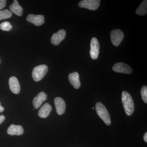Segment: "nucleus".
Masks as SVG:
<instances>
[{
    "instance_id": "obj_1",
    "label": "nucleus",
    "mask_w": 147,
    "mask_h": 147,
    "mask_svg": "<svg viewBox=\"0 0 147 147\" xmlns=\"http://www.w3.org/2000/svg\"><path fill=\"white\" fill-rule=\"evenodd\" d=\"M122 101L127 115H131L134 112V102L131 95L126 91L122 92Z\"/></svg>"
},
{
    "instance_id": "obj_2",
    "label": "nucleus",
    "mask_w": 147,
    "mask_h": 147,
    "mask_svg": "<svg viewBox=\"0 0 147 147\" xmlns=\"http://www.w3.org/2000/svg\"><path fill=\"white\" fill-rule=\"evenodd\" d=\"M96 110L98 115L107 125H110L111 124L110 114L104 105L100 102L96 104Z\"/></svg>"
},
{
    "instance_id": "obj_3",
    "label": "nucleus",
    "mask_w": 147,
    "mask_h": 147,
    "mask_svg": "<svg viewBox=\"0 0 147 147\" xmlns=\"http://www.w3.org/2000/svg\"><path fill=\"white\" fill-rule=\"evenodd\" d=\"M48 68L45 64L35 67L33 69L32 76L35 82H39L43 79L48 71Z\"/></svg>"
},
{
    "instance_id": "obj_4",
    "label": "nucleus",
    "mask_w": 147,
    "mask_h": 147,
    "mask_svg": "<svg viewBox=\"0 0 147 147\" xmlns=\"http://www.w3.org/2000/svg\"><path fill=\"white\" fill-rule=\"evenodd\" d=\"M100 2L99 0H83L79 2V6L90 10H95L99 7Z\"/></svg>"
},
{
    "instance_id": "obj_5",
    "label": "nucleus",
    "mask_w": 147,
    "mask_h": 147,
    "mask_svg": "<svg viewBox=\"0 0 147 147\" xmlns=\"http://www.w3.org/2000/svg\"><path fill=\"white\" fill-rule=\"evenodd\" d=\"M111 42L113 45L118 46L120 44L124 37L123 32L119 29L113 30L110 33Z\"/></svg>"
},
{
    "instance_id": "obj_6",
    "label": "nucleus",
    "mask_w": 147,
    "mask_h": 147,
    "mask_svg": "<svg viewBox=\"0 0 147 147\" xmlns=\"http://www.w3.org/2000/svg\"><path fill=\"white\" fill-rule=\"evenodd\" d=\"M99 42L96 38H92L91 41L90 50V55L91 57L93 59H96L98 57L99 53Z\"/></svg>"
},
{
    "instance_id": "obj_7",
    "label": "nucleus",
    "mask_w": 147,
    "mask_h": 147,
    "mask_svg": "<svg viewBox=\"0 0 147 147\" xmlns=\"http://www.w3.org/2000/svg\"><path fill=\"white\" fill-rule=\"evenodd\" d=\"M113 69L115 72L125 74H130L133 71L130 66L121 62L115 64L113 66Z\"/></svg>"
},
{
    "instance_id": "obj_8",
    "label": "nucleus",
    "mask_w": 147,
    "mask_h": 147,
    "mask_svg": "<svg viewBox=\"0 0 147 147\" xmlns=\"http://www.w3.org/2000/svg\"><path fill=\"white\" fill-rule=\"evenodd\" d=\"M45 17L42 15L29 14L27 16L26 20L37 26H40L45 23Z\"/></svg>"
},
{
    "instance_id": "obj_9",
    "label": "nucleus",
    "mask_w": 147,
    "mask_h": 147,
    "mask_svg": "<svg viewBox=\"0 0 147 147\" xmlns=\"http://www.w3.org/2000/svg\"><path fill=\"white\" fill-rule=\"evenodd\" d=\"M66 34V33L65 30L63 29L59 30L57 32L54 34L51 37L50 40L51 43L53 45H59L60 43L65 39Z\"/></svg>"
},
{
    "instance_id": "obj_10",
    "label": "nucleus",
    "mask_w": 147,
    "mask_h": 147,
    "mask_svg": "<svg viewBox=\"0 0 147 147\" xmlns=\"http://www.w3.org/2000/svg\"><path fill=\"white\" fill-rule=\"evenodd\" d=\"M54 102L56 107V111L59 115H62L65 112V102L61 97L55 98Z\"/></svg>"
},
{
    "instance_id": "obj_11",
    "label": "nucleus",
    "mask_w": 147,
    "mask_h": 147,
    "mask_svg": "<svg viewBox=\"0 0 147 147\" xmlns=\"http://www.w3.org/2000/svg\"><path fill=\"white\" fill-rule=\"evenodd\" d=\"M9 88L15 94H18L20 92V85L18 79L15 76H11L9 80Z\"/></svg>"
},
{
    "instance_id": "obj_12",
    "label": "nucleus",
    "mask_w": 147,
    "mask_h": 147,
    "mask_svg": "<svg viewBox=\"0 0 147 147\" xmlns=\"http://www.w3.org/2000/svg\"><path fill=\"white\" fill-rule=\"evenodd\" d=\"M47 99V95L44 92H39L33 100V105L35 109H38L40 107L42 102Z\"/></svg>"
},
{
    "instance_id": "obj_13",
    "label": "nucleus",
    "mask_w": 147,
    "mask_h": 147,
    "mask_svg": "<svg viewBox=\"0 0 147 147\" xmlns=\"http://www.w3.org/2000/svg\"><path fill=\"white\" fill-rule=\"evenodd\" d=\"M68 80L70 84L75 89H79L81 86V82L78 72H73L69 74L68 76Z\"/></svg>"
},
{
    "instance_id": "obj_14",
    "label": "nucleus",
    "mask_w": 147,
    "mask_h": 147,
    "mask_svg": "<svg viewBox=\"0 0 147 147\" xmlns=\"http://www.w3.org/2000/svg\"><path fill=\"white\" fill-rule=\"evenodd\" d=\"M7 132L11 135H21L24 133V129L21 125L12 124L7 129Z\"/></svg>"
},
{
    "instance_id": "obj_15",
    "label": "nucleus",
    "mask_w": 147,
    "mask_h": 147,
    "mask_svg": "<svg viewBox=\"0 0 147 147\" xmlns=\"http://www.w3.org/2000/svg\"><path fill=\"white\" fill-rule=\"evenodd\" d=\"M52 108L49 103H45L40 109L38 113V115L40 117L42 118H47L50 115L52 111Z\"/></svg>"
},
{
    "instance_id": "obj_16",
    "label": "nucleus",
    "mask_w": 147,
    "mask_h": 147,
    "mask_svg": "<svg viewBox=\"0 0 147 147\" xmlns=\"http://www.w3.org/2000/svg\"><path fill=\"white\" fill-rule=\"evenodd\" d=\"M9 7L11 11L17 16H21L23 15V8L20 5L18 1L16 0L13 1V3L9 6Z\"/></svg>"
},
{
    "instance_id": "obj_17",
    "label": "nucleus",
    "mask_w": 147,
    "mask_h": 147,
    "mask_svg": "<svg viewBox=\"0 0 147 147\" xmlns=\"http://www.w3.org/2000/svg\"><path fill=\"white\" fill-rule=\"evenodd\" d=\"M136 13L140 16H143L147 13V1L144 0L141 3L136 10Z\"/></svg>"
},
{
    "instance_id": "obj_18",
    "label": "nucleus",
    "mask_w": 147,
    "mask_h": 147,
    "mask_svg": "<svg viewBox=\"0 0 147 147\" xmlns=\"http://www.w3.org/2000/svg\"><path fill=\"white\" fill-rule=\"evenodd\" d=\"M12 14L11 11L8 9H5L3 10H0V20L7 19L10 18Z\"/></svg>"
},
{
    "instance_id": "obj_19",
    "label": "nucleus",
    "mask_w": 147,
    "mask_h": 147,
    "mask_svg": "<svg viewBox=\"0 0 147 147\" xmlns=\"http://www.w3.org/2000/svg\"><path fill=\"white\" fill-rule=\"evenodd\" d=\"M12 26L10 22L5 21L0 24V29L3 31H9L12 29Z\"/></svg>"
},
{
    "instance_id": "obj_20",
    "label": "nucleus",
    "mask_w": 147,
    "mask_h": 147,
    "mask_svg": "<svg viewBox=\"0 0 147 147\" xmlns=\"http://www.w3.org/2000/svg\"><path fill=\"white\" fill-rule=\"evenodd\" d=\"M141 96L142 100L145 103H147V87L144 86L142 87L141 89Z\"/></svg>"
},
{
    "instance_id": "obj_21",
    "label": "nucleus",
    "mask_w": 147,
    "mask_h": 147,
    "mask_svg": "<svg viewBox=\"0 0 147 147\" xmlns=\"http://www.w3.org/2000/svg\"><path fill=\"white\" fill-rule=\"evenodd\" d=\"M7 1L6 0H0V9H2L5 7L6 5Z\"/></svg>"
},
{
    "instance_id": "obj_22",
    "label": "nucleus",
    "mask_w": 147,
    "mask_h": 147,
    "mask_svg": "<svg viewBox=\"0 0 147 147\" xmlns=\"http://www.w3.org/2000/svg\"><path fill=\"white\" fill-rule=\"evenodd\" d=\"M5 120V116L1 115H0V124H1Z\"/></svg>"
},
{
    "instance_id": "obj_23",
    "label": "nucleus",
    "mask_w": 147,
    "mask_h": 147,
    "mask_svg": "<svg viewBox=\"0 0 147 147\" xmlns=\"http://www.w3.org/2000/svg\"><path fill=\"white\" fill-rule=\"evenodd\" d=\"M144 140L145 142H147V133L146 132V133L144 134Z\"/></svg>"
},
{
    "instance_id": "obj_24",
    "label": "nucleus",
    "mask_w": 147,
    "mask_h": 147,
    "mask_svg": "<svg viewBox=\"0 0 147 147\" xmlns=\"http://www.w3.org/2000/svg\"><path fill=\"white\" fill-rule=\"evenodd\" d=\"M4 110V108L1 105V102H0V113H2Z\"/></svg>"
},
{
    "instance_id": "obj_25",
    "label": "nucleus",
    "mask_w": 147,
    "mask_h": 147,
    "mask_svg": "<svg viewBox=\"0 0 147 147\" xmlns=\"http://www.w3.org/2000/svg\"><path fill=\"white\" fill-rule=\"evenodd\" d=\"M92 108V109H93V110H94V108Z\"/></svg>"
}]
</instances>
